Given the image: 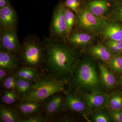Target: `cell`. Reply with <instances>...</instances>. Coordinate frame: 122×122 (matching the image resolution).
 Returning a JSON list of instances; mask_svg holds the SVG:
<instances>
[{
	"mask_svg": "<svg viewBox=\"0 0 122 122\" xmlns=\"http://www.w3.org/2000/svg\"><path fill=\"white\" fill-rule=\"evenodd\" d=\"M44 46L47 76L68 83L79 61L75 51L53 38L46 39Z\"/></svg>",
	"mask_w": 122,
	"mask_h": 122,
	"instance_id": "cell-1",
	"label": "cell"
},
{
	"mask_svg": "<svg viewBox=\"0 0 122 122\" xmlns=\"http://www.w3.org/2000/svg\"><path fill=\"white\" fill-rule=\"evenodd\" d=\"M68 82L73 90L78 93L103 92V85L96 63L91 58H86L79 61Z\"/></svg>",
	"mask_w": 122,
	"mask_h": 122,
	"instance_id": "cell-2",
	"label": "cell"
},
{
	"mask_svg": "<svg viewBox=\"0 0 122 122\" xmlns=\"http://www.w3.org/2000/svg\"><path fill=\"white\" fill-rule=\"evenodd\" d=\"M66 83L48 76L40 77L33 82L30 91L21 99L26 101L43 102L54 94L63 92Z\"/></svg>",
	"mask_w": 122,
	"mask_h": 122,
	"instance_id": "cell-3",
	"label": "cell"
},
{
	"mask_svg": "<svg viewBox=\"0 0 122 122\" xmlns=\"http://www.w3.org/2000/svg\"><path fill=\"white\" fill-rule=\"evenodd\" d=\"M19 54L24 67L37 70L44 65V45L35 39L25 40L21 45Z\"/></svg>",
	"mask_w": 122,
	"mask_h": 122,
	"instance_id": "cell-4",
	"label": "cell"
},
{
	"mask_svg": "<svg viewBox=\"0 0 122 122\" xmlns=\"http://www.w3.org/2000/svg\"><path fill=\"white\" fill-rule=\"evenodd\" d=\"M76 14L79 25L88 31L100 32L107 24L104 18L94 15L87 8L80 9Z\"/></svg>",
	"mask_w": 122,
	"mask_h": 122,
	"instance_id": "cell-5",
	"label": "cell"
},
{
	"mask_svg": "<svg viewBox=\"0 0 122 122\" xmlns=\"http://www.w3.org/2000/svg\"><path fill=\"white\" fill-rule=\"evenodd\" d=\"M66 7L63 4L58 5L54 11L50 25L51 34L52 38L65 40L66 38V25L65 19Z\"/></svg>",
	"mask_w": 122,
	"mask_h": 122,
	"instance_id": "cell-6",
	"label": "cell"
},
{
	"mask_svg": "<svg viewBox=\"0 0 122 122\" xmlns=\"http://www.w3.org/2000/svg\"><path fill=\"white\" fill-rule=\"evenodd\" d=\"M0 46L16 55L19 54L21 45L16 30L0 28Z\"/></svg>",
	"mask_w": 122,
	"mask_h": 122,
	"instance_id": "cell-7",
	"label": "cell"
},
{
	"mask_svg": "<svg viewBox=\"0 0 122 122\" xmlns=\"http://www.w3.org/2000/svg\"><path fill=\"white\" fill-rule=\"evenodd\" d=\"M63 93L66 97V108L82 114H86L91 112L83 97L74 90H65Z\"/></svg>",
	"mask_w": 122,
	"mask_h": 122,
	"instance_id": "cell-8",
	"label": "cell"
},
{
	"mask_svg": "<svg viewBox=\"0 0 122 122\" xmlns=\"http://www.w3.org/2000/svg\"><path fill=\"white\" fill-rule=\"evenodd\" d=\"M62 92L54 94L44 100V111L48 116L56 114L66 109V97Z\"/></svg>",
	"mask_w": 122,
	"mask_h": 122,
	"instance_id": "cell-9",
	"label": "cell"
},
{
	"mask_svg": "<svg viewBox=\"0 0 122 122\" xmlns=\"http://www.w3.org/2000/svg\"><path fill=\"white\" fill-rule=\"evenodd\" d=\"M15 109L23 120L33 116L41 115L44 111V102L20 99Z\"/></svg>",
	"mask_w": 122,
	"mask_h": 122,
	"instance_id": "cell-10",
	"label": "cell"
},
{
	"mask_svg": "<svg viewBox=\"0 0 122 122\" xmlns=\"http://www.w3.org/2000/svg\"><path fill=\"white\" fill-rule=\"evenodd\" d=\"M82 97L92 112L100 110L107 107V95L103 92L85 93Z\"/></svg>",
	"mask_w": 122,
	"mask_h": 122,
	"instance_id": "cell-11",
	"label": "cell"
},
{
	"mask_svg": "<svg viewBox=\"0 0 122 122\" xmlns=\"http://www.w3.org/2000/svg\"><path fill=\"white\" fill-rule=\"evenodd\" d=\"M17 22V15L11 5L0 8V27L16 30Z\"/></svg>",
	"mask_w": 122,
	"mask_h": 122,
	"instance_id": "cell-12",
	"label": "cell"
},
{
	"mask_svg": "<svg viewBox=\"0 0 122 122\" xmlns=\"http://www.w3.org/2000/svg\"><path fill=\"white\" fill-rule=\"evenodd\" d=\"M18 62L16 55L0 46V68L13 72L17 68Z\"/></svg>",
	"mask_w": 122,
	"mask_h": 122,
	"instance_id": "cell-13",
	"label": "cell"
},
{
	"mask_svg": "<svg viewBox=\"0 0 122 122\" xmlns=\"http://www.w3.org/2000/svg\"><path fill=\"white\" fill-rule=\"evenodd\" d=\"M100 32L104 38L107 40H122V25L118 23H107Z\"/></svg>",
	"mask_w": 122,
	"mask_h": 122,
	"instance_id": "cell-14",
	"label": "cell"
},
{
	"mask_svg": "<svg viewBox=\"0 0 122 122\" xmlns=\"http://www.w3.org/2000/svg\"><path fill=\"white\" fill-rule=\"evenodd\" d=\"M89 52L91 56L108 63L114 54L107 46L101 44H97L91 46Z\"/></svg>",
	"mask_w": 122,
	"mask_h": 122,
	"instance_id": "cell-15",
	"label": "cell"
},
{
	"mask_svg": "<svg viewBox=\"0 0 122 122\" xmlns=\"http://www.w3.org/2000/svg\"><path fill=\"white\" fill-rule=\"evenodd\" d=\"M22 118L16 110L2 103L0 106V122H22Z\"/></svg>",
	"mask_w": 122,
	"mask_h": 122,
	"instance_id": "cell-16",
	"label": "cell"
},
{
	"mask_svg": "<svg viewBox=\"0 0 122 122\" xmlns=\"http://www.w3.org/2000/svg\"><path fill=\"white\" fill-rule=\"evenodd\" d=\"M98 68L100 78L103 86L109 89L114 88L117 83L115 76L103 64H99Z\"/></svg>",
	"mask_w": 122,
	"mask_h": 122,
	"instance_id": "cell-17",
	"label": "cell"
},
{
	"mask_svg": "<svg viewBox=\"0 0 122 122\" xmlns=\"http://www.w3.org/2000/svg\"><path fill=\"white\" fill-rule=\"evenodd\" d=\"M68 40L71 45L82 46L90 44L93 40V37L86 33L75 32L71 34Z\"/></svg>",
	"mask_w": 122,
	"mask_h": 122,
	"instance_id": "cell-18",
	"label": "cell"
},
{
	"mask_svg": "<svg viewBox=\"0 0 122 122\" xmlns=\"http://www.w3.org/2000/svg\"><path fill=\"white\" fill-rule=\"evenodd\" d=\"M17 77L34 82L40 77L37 70L33 68L23 67L17 70L15 73Z\"/></svg>",
	"mask_w": 122,
	"mask_h": 122,
	"instance_id": "cell-19",
	"label": "cell"
},
{
	"mask_svg": "<svg viewBox=\"0 0 122 122\" xmlns=\"http://www.w3.org/2000/svg\"><path fill=\"white\" fill-rule=\"evenodd\" d=\"M109 8V4L107 1L102 0H94L90 2L86 8L94 15L102 17L106 13Z\"/></svg>",
	"mask_w": 122,
	"mask_h": 122,
	"instance_id": "cell-20",
	"label": "cell"
},
{
	"mask_svg": "<svg viewBox=\"0 0 122 122\" xmlns=\"http://www.w3.org/2000/svg\"><path fill=\"white\" fill-rule=\"evenodd\" d=\"M107 107L110 111L122 110V93L115 92L107 95Z\"/></svg>",
	"mask_w": 122,
	"mask_h": 122,
	"instance_id": "cell-21",
	"label": "cell"
},
{
	"mask_svg": "<svg viewBox=\"0 0 122 122\" xmlns=\"http://www.w3.org/2000/svg\"><path fill=\"white\" fill-rule=\"evenodd\" d=\"M17 92L13 90L5 89L2 93L1 100L2 103L10 105L20 99Z\"/></svg>",
	"mask_w": 122,
	"mask_h": 122,
	"instance_id": "cell-22",
	"label": "cell"
},
{
	"mask_svg": "<svg viewBox=\"0 0 122 122\" xmlns=\"http://www.w3.org/2000/svg\"><path fill=\"white\" fill-rule=\"evenodd\" d=\"M16 81L17 92L21 99L30 91L34 82L17 77H16Z\"/></svg>",
	"mask_w": 122,
	"mask_h": 122,
	"instance_id": "cell-23",
	"label": "cell"
},
{
	"mask_svg": "<svg viewBox=\"0 0 122 122\" xmlns=\"http://www.w3.org/2000/svg\"><path fill=\"white\" fill-rule=\"evenodd\" d=\"M65 19L66 25V38L68 39L77 21V18L74 12L66 7L65 11Z\"/></svg>",
	"mask_w": 122,
	"mask_h": 122,
	"instance_id": "cell-24",
	"label": "cell"
},
{
	"mask_svg": "<svg viewBox=\"0 0 122 122\" xmlns=\"http://www.w3.org/2000/svg\"><path fill=\"white\" fill-rule=\"evenodd\" d=\"M112 70L117 73H122V56L114 54L108 63Z\"/></svg>",
	"mask_w": 122,
	"mask_h": 122,
	"instance_id": "cell-25",
	"label": "cell"
},
{
	"mask_svg": "<svg viewBox=\"0 0 122 122\" xmlns=\"http://www.w3.org/2000/svg\"><path fill=\"white\" fill-rule=\"evenodd\" d=\"M1 83L2 86L5 89L13 90L17 91L15 73H11Z\"/></svg>",
	"mask_w": 122,
	"mask_h": 122,
	"instance_id": "cell-26",
	"label": "cell"
},
{
	"mask_svg": "<svg viewBox=\"0 0 122 122\" xmlns=\"http://www.w3.org/2000/svg\"><path fill=\"white\" fill-rule=\"evenodd\" d=\"M111 119L110 114L102 111H97L93 117V121L95 122H109Z\"/></svg>",
	"mask_w": 122,
	"mask_h": 122,
	"instance_id": "cell-27",
	"label": "cell"
},
{
	"mask_svg": "<svg viewBox=\"0 0 122 122\" xmlns=\"http://www.w3.org/2000/svg\"><path fill=\"white\" fill-rule=\"evenodd\" d=\"M81 2L80 0H66L65 5L76 14L80 10Z\"/></svg>",
	"mask_w": 122,
	"mask_h": 122,
	"instance_id": "cell-28",
	"label": "cell"
},
{
	"mask_svg": "<svg viewBox=\"0 0 122 122\" xmlns=\"http://www.w3.org/2000/svg\"><path fill=\"white\" fill-rule=\"evenodd\" d=\"M112 16L116 20L122 23V3L115 5L113 11Z\"/></svg>",
	"mask_w": 122,
	"mask_h": 122,
	"instance_id": "cell-29",
	"label": "cell"
},
{
	"mask_svg": "<svg viewBox=\"0 0 122 122\" xmlns=\"http://www.w3.org/2000/svg\"><path fill=\"white\" fill-rule=\"evenodd\" d=\"M110 111V114L112 120L116 122H122V110Z\"/></svg>",
	"mask_w": 122,
	"mask_h": 122,
	"instance_id": "cell-30",
	"label": "cell"
},
{
	"mask_svg": "<svg viewBox=\"0 0 122 122\" xmlns=\"http://www.w3.org/2000/svg\"><path fill=\"white\" fill-rule=\"evenodd\" d=\"M46 120L41 115L33 116L22 120V122H44Z\"/></svg>",
	"mask_w": 122,
	"mask_h": 122,
	"instance_id": "cell-31",
	"label": "cell"
},
{
	"mask_svg": "<svg viewBox=\"0 0 122 122\" xmlns=\"http://www.w3.org/2000/svg\"><path fill=\"white\" fill-rule=\"evenodd\" d=\"M12 72L4 69L0 68V81L2 82Z\"/></svg>",
	"mask_w": 122,
	"mask_h": 122,
	"instance_id": "cell-32",
	"label": "cell"
},
{
	"mask_svg": "<svg viewBox=\"0 0 122 122\" xmlns=\"http://www.w3.org/2000/svg\"><path fill=\"white\" fill-rule=\"evenodd\" d=\"M9 0H0V8L10 5Z\"/></svg>",
	"mask_w": 122,
	"mask_h": 122,
	"instance_id": "cell-33",
	"label": "cell"
},
{
	"mask_svg": "<svg viewBox=\"0 0 122 122\" xmlns=\"http://www.w3.org/2000/svg\"><path fill=\"white\" fill-rule=\"evenodd\" d=\"M121 82H122V77H121Z\"/></svg>",
	"mask_w": 122,
	"mask_h": 122,
	"instance_id": "cell-34",
	"label": "cell"
},
{
	"mask_svg": "<svg viewBox=\"0 0 122 122\" xmlns=\"http://www.w3.org/2000/svg\"></svg>",
	"mask_w": 122,
	"mask_h": 122,
	"instance_id": "cell-35",
	"label": "cell"
}]
</instances>
